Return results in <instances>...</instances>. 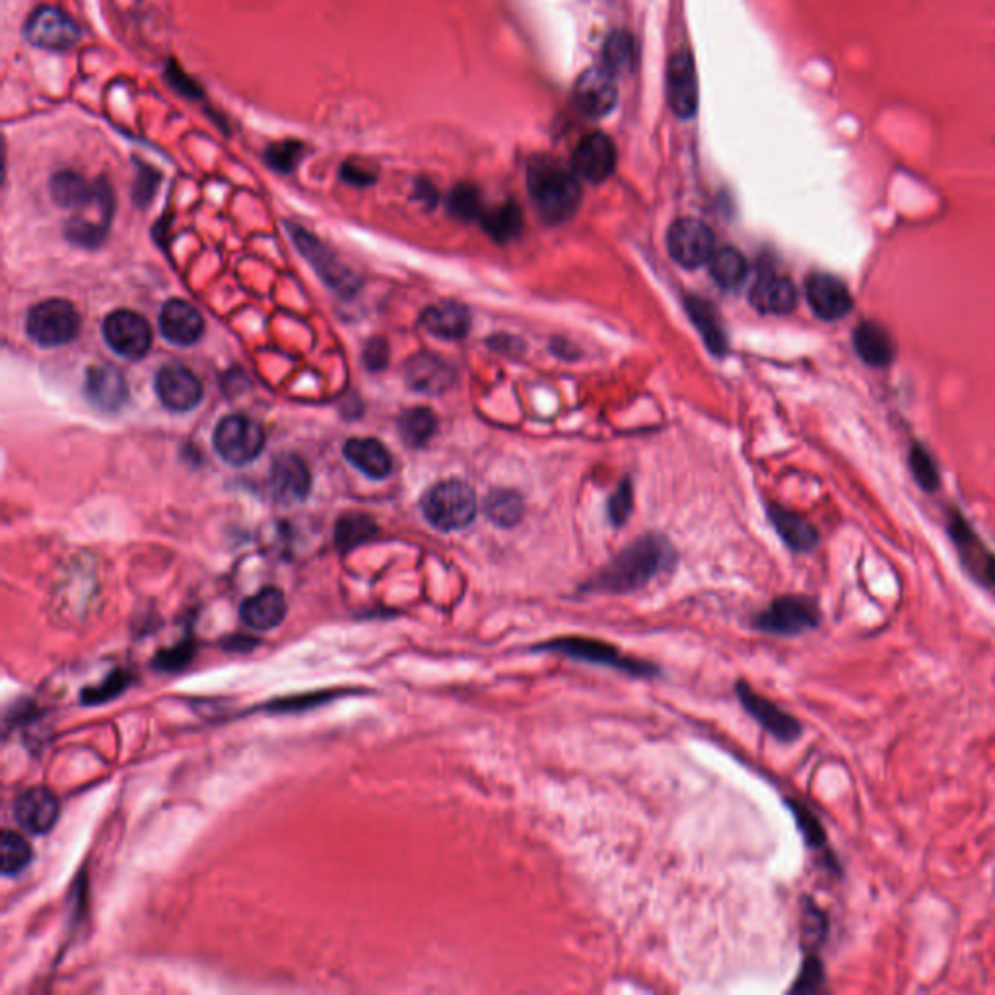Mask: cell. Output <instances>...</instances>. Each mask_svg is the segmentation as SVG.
Masks as SVG:
<instances>
[{
	"instance_id": "1",
	"label": "cell",
	"mask_w": 995,
	"mask_h": 995,
	"mask_svg": "<svg viewBox=\"0 0 995 995\" xmlns=\"http://www.w3.org/2000/svg\"><path fill=\"white\" fill-rule=\"evenodd\" d=\"M673 558V549L663 537L644 535L613 558L584 589L589 593H632L667 570Z\"/></svg>"
},
{
	"instance_id": "2",
	"label": "cell",
	"mask_w": 995,
	"mask_h": 995,
	"mask_svg": "<svg viewBox=\"0 0 995 995\" xmlns=\"http://www.w3.org/2000/svg\"><path fill=\"white\" fill-rule=\"evenodd\" d=\"M529 193L552 224L566 222L582 203V187L576 173L566 172L556 164L535 162L529 168Z\"/></svg>"
},
{
	"instance_id": "3",
	"label": "cell",
	"mask_w": 995,
	"mask_h": 995,
	"mask_svg": "<svg viewBox=\"0 0 995 995\" xmlns=\"http://www.w3.org/2000/svg\"><path fill=\"white\" fill-rule=\"evenodd\" d=\"M535 652L554 653V655H564L576 661H584L591 665H601V667H611L615 671H620L630 677H642L650 679L657 677L659 669L646 659L626 655L617 646L605 642V640H595L589 636H562L547 640L543 644H537L533 648Z\"/></svg>"
},
{
	"instance_id": "4",
	"label": "cell",
	"mask_w": 995,
	"mask_h": 995,
	"mask_svg": "<svg viewBox=\"0 0 995 995\" xmlns=\"http://www.w3.org/2000/svg\"><path fill=\"white\" fill-rule=\"evenodd\" d=\"M422 514L440 531H459L477 514L475 490L467 482H438L422 500Z\"/></svg>"
},
{
	"instance_id": "5",
	"label": "cell",
	"mask_w": 995,
	"mask_h": 995,
	"mask_svg": "<svg viewBox=\"0 0 995 995\" xmlns=\"http://www.w3.org/2000/svg\"><path fill=\"white\" fill-rule=\"evenodd\" d=\"M214 449L228 465L253 463L265 449V432L259 422L245 414L224 416L214 428Z\"/></svg>"
},
{
	"instance_id": "6",
	"label": "cell",
	"mask_w": 995,
	"mask_h": 995,
	"mask_svg": "<svg viewBox=\"0 0 995 995\" xmlns=\"http://www.w3.org/2000/svg\"><path fill=\"white\" fill-rule=\"evenodd\" d=\"M821 618V609L813 599L786 595L778 597L762 613H758L753 626L758 632L772 636H799L815 630L821 624Z\"/></svg>"
},
{
	"instance_id": "7",
	"label": "cell",
	"mask_w": 995,
	"mask_h": 995,
	"mask_svg": "<svg viewBox=\"0 0 995 995\" xmlns=\"http://www.w3.org/2000/svg\"><path fill=\"white\" fill-rule=\"evenodd\" d=\"M80 331V315L76 308L61 298H51L35 304L28 311L26 333L37 346L57 348L69 344Z\"/></svg>"
},
{
	"instance_id": "8",
	"label": "cell",
	"mask_w": 995,
	"mask_h": 995,
	"mask_svg": "<svg viewBox=\"0 0 995 995\" xmlns=\"http://www.w3.org/2000/svg\"><path fill=\"white\" fill-rule=\"evenodd\" d=\"M30 45L47 51H67L80 43L82 32L69 14L55 6H37L24 24Z\"/></svg>"
},
{
	"instance_id": "9",
	"label": "cell",
	"mask_w": 995,
	"mask_h": 995,
	"mask_svg": "<svg viewBox=\"0 0 995 995\" xmlns=\"http://www.w3.org/2000/svg\"><path fill=\"white\" fill-rule=\"evenodd\" d=\"M103 339L121 358L140 360L152 346L150 323L133 309H115L103 319Z\"/></svg>"
},
{
	"instance_id": "10",
	"label": "cell",
	"mask_w": 995,
	"mask_h": 995,
	"mask_svg": "<svg viewBox=\"0 0 995 995\" xmlns=\"http://www.w3.org/2000/svg\"><path fill=\"white\" fill-rule=\"evenodd\" d=\"M735 694L743 710L780 743H793L803 735V725L776 702L758 694L747 681L735 683Z\"/></svg>"
},
{
	"instance_id": "11",
	"label": "cell",
	"mask_w": 995,
	"mask_h": 995,
	"mask_svg": "<svg viewBox=\"0 0 995 995\" xmlns=\"http://www.w3.org/2000/svg\"><path fill=\"white\" fill-rule=\"evenodd\" d=\"M572 102L587 119L607 117L617 107V76L603 65L585 70L574 86Z\"/></svg>"
},
{
	"instance_id": "12",
	"label": "cell",
	"mask_w": 995,
	"mask_h": 995,
	"mask_svg": "<svg viewBox=\"0 0 995 995\" xmlns=\"http://www.w3.org/2000/svg\"><path fill=\"white\" fill-rule=\"evenodd\" d=\"M714 241L712 230L702 220L681 218L669 230L667 247L679 265L696 269L710 263L714 255Z\"/></svg>"
},
{
	"instance_id": "13",
	"label": "cell",
	"mask_w": 995,
	"mask_h": 995,
	"mask_svg": "<svg viewBox=\"0 0 995 995\" xmlns=\"http://www.w3.org/2000/svg\"><path fill=\"white\" fill-rule=\"evenodd\" d=\"M154 389L160 403L172 412H189L203 401V383L189 368L181 364H166L154 378Z\"/></svg>"
},
{
	"instance_id": "14",
	"label": "cell",
	"mask_w": 995,
	"mask_h": 995,
	"mask_svg": "<svg viewBox=\"0 0 995 995\" xmlns=\"http://www.w3.org/2000/svg\"><path fill=\"white\" fill-rule=\"evenodd\" d=\"M288 232L294 240V245L306 255L309 265L317 271V275L323 278V282L327 286H331L333 290H337L339 294H344V296L356 290V286H358L356 276L352 275L350 271H346L343 265L335 259V255H331L327 251V247L321 245L315 236H311L302 226H296V224H290Z\"/></svg>"
},
{
	"instance_id": "15",
	"label": "cell",
	"mask_w": 995,
	"mask_h": 995,
	"mask_svg": "<svg viewBox=\"0 0 995 995\" xmlns=\"http://www.w3.org/2000/svg\"><path fill=\"white\" fill-rule=\"evenodd\" d=\"M698 72L694 57L683 49L667 65V100L679 119H690L698 109Z\"/></svg>"
},
{
	"instance_id": "16",
	"label": "cell",
	"mask_w": 995,
	"mask_h": 995,
	"mask_svg": "<svg viewBox=\"0 0 995 995\" xmlns=\"http://www.w3.org/2000/svg\"><path fill=\"white\" fill-rule=\"evenodd\" d=\"M953 543L961 554L962 564L966 572L986 589H990L995 595V554L992 550L986 549L984 543L978 539V535L970 529L966 519L955 517L949 525Z\"/></svg>"
},
{
	"instance_id": "17",
	"label": "cell",
	"mask_w": 995,
	"mask_h": 995,
	"mask_svg": "<svg viewBox=\"0 0 995 995\" xmlns=\"http://www.w3.org/2000/svg\"><path fill=\"white\" fill-rule=\"evenodd\" d=\"M572 170L589 183H603L617 170V146L603 133H591L578 144Z\"/></svg>"
},
{
	"instance_id": "18",
	"label": "cell",
	"mask_w": 995,
	"mask_h": 995,
	"mask_svg": "<svg viewBox=\"0 0 995 995\" xmlns=\"http://www.w3.org/2000/svg\"><path fill=\"white\" fill-rule=\"evenodd\" d=\"M805 294L809 306L823 321L844 319L854 308L848 286L840 278L826 273L809 276L805 282Z\"/></svg>"
},
{
	"instance_id": "19",
	"label": "cell",
	"mask_w": 995,
	"mask_h": 995,
	"mask_svg": "<svg viewBox=\"0 0 995 995\" xmlns=\"http://www.w3.org/2000/svg\"><path fill=\"white\" fill-rule=\"evenodd\" d=\"M269 486L276 502L284 506L306 500L311 488V475L306 463L294 453L278 455L271 467Z\"/></svg>"
},
{
	"instance_id": "20",
	"label": "cell",
	"mask_w": 995,
	"mask_h": 995,
	"mask_svg": "<svg viewBox=\"0 0 995 995\" xmlns=\"http://www.w3.org/2000/svg\"><path fill=\"white\" fill-rule=\"evenodd\" d=\"M158 325L162 337L177 346H191L205 333L203 313L193 304L179 298L168 300L162 306Z\"/></svg>"
},
{
	"instance_id": "21",
	"label": "cell",
	"mask_w": 995,
	"mask_h": 995,
	"mask_svg": "<svg viewBox=\"0 0 995 995\" xmlns=\"http://www.w3.org/2000/svg\"><path fill=\"white\" fill-rule=\"evenodd\" d=\"M107 187H109V183L105 177H100L98 181L90 183L84 175L65 170V172L55 173L51 177L49 195L55 201V205L82 212V210L96 205L102 199Z\"/></svg>"
},
{
	"instance_id": "22",
	"label": "cell",
	"mask_w": 995,
	"mask_h": 995,
	"mask_svg": "<svg viewBox=\"0 0 995 995\" xmlns=\"http://www.w3.org/2000/svg\"><path fill=\"white\" fill-rule=\"evenodd\" d=\"M59 801L47 788H32L14 801V819L30 834H47L59 821Z\"/></svg>"
},
{
	"instance_id": "23",
	"label": "cell",
	"mask_w": 995,
	"mask_h": 995,
	"mask_svg": "<svg viewBox=\"0 0 995 995\" xmlns=\"http://www.w3.org/2000/svg\"><path fill=\"white\" fill-rule=\"evenodd\" d=\"M86 399L98 411L119 412L129 399L127 379L113 366H94L86 376Z\"/></svg>"
},
{
	"instance_id": "24",
	"label": "cell",
	"mask_w": 995,
	"mask_h": 995,
	"mask_svg": "<svg viewBox=\"0 0 995 995\" xmlns=\"http://www.w3.org/2000/svg\"><path fill=\"white\" fill-rule=\"evenodd\" d=\"M405 379L418 393L440 395L453 385L455 372L444 358L430 352H420L407 362Z\"/></svg>"
},
{
	"instance_id": "25",
	"label": "cell",
	"mask_w": 995,
	"mask_h": 995,
	"mask_svg": "<svg viewBox=\"0 0 995 995\" xmlns=\"http://www.w3.org/2000/svg\"><path fill=\"white\" fill-rule=\"evenodd\" d=\"M751 304L762 313L786 315L797 306V290L788 276L764 273L751 288Z\"/></svg>"
},
{
	"instance_id": "26",
	"label": "cell",
	"mask_w": 995,
	"mask_h": 995,
	"mask_svg": "<svg viewBox=\"0 0 995 995\" xmlns=\"http://www.w3.org/2000/svg\"><path fill=\"white\" fill-rule=\"evenodd\" d=\"M240 617L249 628L269 632L286 617V599L278 587H265L241 603Z\"/></svg>"
},
{
	"instance_id": "27",
	"label": "cell",
	"mask_w": 995,
	"mask_h": 995,
	"mask_svg": "<svg viewBox=\"0 0 995 995\" xmlns=\"http://www.w3.org/2000/svg\"><path fill=\"white\" fill-rule=\"evenodd\" d=\"M346 461L364 477L381 481L393 471V457L389 449L374 438H350L343 447Z\"/></svg>"
},
{
	"instance_id": "28",
	"label": "cell",
	"mask_w": 995,
	"mask_h": 995,
	"mask_svg": "<svg viewBox=\"0 0 995 995\" xmlns=\"http://www.w3.org/2000/svg\"><path fill=\"white\" fill-rule=\"evenodd\" d=\"M420 325L434 337L457 341L463 339L471 329V313L469 309L455 302H442L436 306L424 309L420 317Z\"/></svg>"
},
{
	"instance_id": "29",
	"label": "cell",
	"mask_w": 995,
	"mask_h": 995,
	"mask_svg": "<svg viewBox=\"0 0 995 995\" xmlns=\"http://www.w3.org/2000/svg\"><path fill=\"white\" fill-rule=\"evenodd\" d=\"M854 348L869 368H889L896 356L893 337L875 321H863L854 331Z\"/></svg>"
},
{
	"instance_id": "30",
	"label": "cell",
	"mask_w": 995,
	"mask_h": 995,
	"mask_svg": "<svg viewBox=\"0 0 995 995\" xmlns=\"http://www.w3.org/2000/svg\"><path fill=\"white\" fill-rule=\"evenodd\" d=\"M770 519H772L776 531L780 533V537L784 539V543L791 550L809 552L817 547L819 533L805 517L774 506L770 510Z\"/></svg>"
},
{
	"instance_id": "31",
	"label": "cell",
	"mask_w": 995,
	"mask_h": 995,
	"mask_svg": "<svg viewBox=\"0 0 995 995\" xmlns=\"http://www.w3.org/2000/svg\"><path fill=\"white\" fill-rule=\"evenodd\" d=\"M710 273L721 288H737L749 275V263L735 247H723L710 259Z\"/></svg>"
},
{
	"instance_id": "32",
	"label": "cell",
	"mask_w": 995,
	"mask_h": 995,
	"mask_svg": "<svg viewBox=\"0 0 995 995\" xmlns=\"http://www.w3.org/2000/svg\"><path fill=\"white\" fill-rule=\"evenodd\" d=\"M438 420L430 409L416 407L399 418V436L407 446L420 447L436 434Z\"/></svg>"
},
{
	"instance_id": "33",
	"label": "cell",
	"mask_w": 995,
	"mask_h": 995,
	"mask_svg": "<svg viewBox=\"0 0 995 995\" xmlns=\"http://www.w3.org/2000/svg\"><path fill=\"white\" fill-rule=\"evenodd\" d=\"M687 309L690 319L702 333L706 344L712 348V352H725V333L721 329L718 313L714 308L698 298H688Z\"/></svg>"
},
{
	"instance_id": "34",
	"label": "cell",
	"mask_w": 995,
	"mask_h": 995,
	"mask_svg": "<svg viewBox=\"0 0 995 995\" xmlns=\"http://www.w3.org/2000/svg\"><path fill=\"white\" fill-rule=\"evenodd\" d=\"M32 861V848L30 844L16 832L4 830L2 832V842H0V869L2 875L14 877L22 873Z\"/></svg>"
},
{
	"instance_id": "35",
	"label": "cell",
	"mask_w": 995,
	"mask_h": 995,
	"mask_svg": "<svg viewBox=\"0 0 995 995\" xmlns=\"http://www.w3.org/2000/svg\"><path fill=\"white\" fill-rule=\"evenodd\" d=\"M376 531H378L376 523L368 515H344L343 519L337 523L335 541H337L339 550L350 552V550L360 547L362 543H366L368 539H372Z\"/></svg>"
},
{
	"instance_id": "36",
	"label": "cell",
	"mask_w": 995,
	"mask_h": 995,
	"mask_svg": "<svg viewBox=\"0 0 995 995\" xmlns=\"http://www.w3.org/2000/svg\"><path fill=\"white\" fill-rule=\"evenodd\" d=\"M484 512L494 523L504 525V527H512L521 519V514H523L521 498L510 490H496L486 498Z\"/></svg>"
},
{
	"instance_id": "37",
	"label": "cell",
	"mask_w": 995,
	"mask_h": 995,
	"mask_svg": "<svg viewBox=\"0 0 995 995\" xmlns=\"http://www.w3.org/2000/svg\"><path fill=\"white\" fill-rule=\"evenodd\" d=\"M482 224H484V230L494 240H512L521 230V214H519L517 206L508 203V205L500 206V208L484 214Z\"/></svg>"
},
{
	"instance_id": "38",
	"label": "cell",
	"mask_w": 995,
	"mask_h": 995,
	"mask_svg": "<svg viewBox=\"0 0 995 995\" xmlns=\"http://www.w3.org/2000/svg\"><path fill=\"white\" fill-rule=\"evenodd\" d=\"M634 51L636 49L630 35L624 32L611 34L603 47V67L617 76L618 72H624L632 67Z\"/></svg>"
},
{
	"instance_id": "39",
	"label": "cell",
	"mask_w": 995,
	"mask_h": 995,
	"mask_svg": "<svg viewBox=\"0 0 995 995\" xmlns=\"http://www.w3.org/2000/svg\"><path fill=\"white\" fill-rule=\"evenodd\" d=\"M306 154V146L300 140H284L267 148L265 162L271 170L278 173H290L296 170L300 160Z\"/></svg>"
},
{
	"instance_id": "40",
	"label": "cell",
	"mask_w": 995,
	"mask_h": 995,
	"mask_svg": "<svg viewBox=\"0 0 995 995\" xmlns=\"http://www.w3.org/2000/svg\"><path fill=\"white\" fill-rule=\"evenodd\" d=\"M788 805H790L791 815L797 823L799 832L803 834L807 846L813 850L824 848L826 846V832H824L821 821L817 819V815L807 805H803L799 801H788Z\"/></svg>"
},
{
	"instance_id": "41",
	"label": "cell",
	"mask_w": 995,
	"mask_h": 995,
	"mask_svg": "<svg viewBox=\"0 0 995 995\" xmlns=\"http://www.w3.org/2000/svg\"><path fill=\"white\" fill-rule=\"evenodd\" d=\"M910 469H912V475L916 482L926 490V492H935L939 482H941V477H939V469L933 461V457L927 453V449L916 444V446L910 449Z\"/></svg>"
},
{
	"instance_id": "42",
	"label": "cell",
	"mask_w": 995,
	"mask_h": 995,
	"mask_svg": "<svg viewBox=\"0 0 995 995\" xmlns=\"http://www.w3.org/2000/svg\"><path fill=\"white\" fill-rule=\"evenodd\" d=\"M824 966L817 955H809L799 970V976L791 988L793 994H815L823 988Z\"/></svg>"
},
{
	"instance_id": "43",
	"label": "cell",
	"mask_w": 995,
	"mask_h": 995,
	"mask_svg": "<svg viewBox=\"0 0 995 995\" xmlns=\"http://www.w3.org/2000/svg\"><path fill=\"white\" fill-rule=\"evenodd\" d=\"M164 78H166V82H168V86L172 88L173 92H177L179 96H183L187 100H203L205 98L203 88L185 70L181 69L175 61H168L166 70H164Z\"/></svg>"
},
{
	"instance_id": "44",
	"label": "cell",
	"mask_w": 995,
	"mask_h": 995,
	"mask_svg": "<svg viewBox=\"0 0 995 995\" xmlns=\"http://www.w3.org/2000/svg\"><path fill=\"white\" fill-rule=\"evenodd\" d=\"M449 208L455 216L471 220L481 214V197L471 185H459L449 195Z\"/></svg>"
},
{
	"instance_id": "45",
	"label": "cell",
	"mask_w": 995,
	"mask_h": 995,
	"mask_svg": "<svg viewBox=\"0 0 995 995\" xmlns=\"http://www.w3.org/2000/svg\"><path fill=\"white\" fill-rule=\"evenodd\" d=\"M127 675L117 671L113 673L109 679H105L100 687L86 688L82 692V702L84 704H100V702H107L115 696H119L125 688H127Z\"/></svg>"
},
{
	"instance_id": "46",
	"label": "cell",
	"mask_w": 995,
	"mask_h": 995,
	"mask_svg": "<svg viewBox=\"0 0 995 995\" xmlns=\"http://www.w3.org/2000/svg\"><path fill=\"white\" fill-rule=\"evenodd\" d=\"M193 655H195V646L191 642H181L179 646H175L172 650H164V652L158 653V657L154 659V665L160 671H177V669L189 665V661L193 659Z\"/></svg>"
},
{
	"instance_id": "47",
	"label": "cell",
	"mask_w": 995,
	"mask_h": 995,
	"mask_svg": "<svg viewBox=\"0 0 995 995\" xmlns=\"http://www.w3.org/2000/svg\"><path fill=\"white\" fill-rule=\"evenodd\" d=\"M158 183H160V173L150 166L138 164L137 181H135V191H133L135 203L138 206L148 205L158 189Z\"/></svg>"
},
{
	"instance_id": "48",
	"label": "cell",
	"mask_w": 995,
	"mask_h": 995,
	"mask_svg": "<svg viewBox=\"0 0 995 995\" xmlns=\"http://www.w3.org/2000/svg\"><path fill=\"white\" fill-rule=\"evenodd\" d=\"M803 931L805 937L813 943H821L826 937V916L819 906H815L811 900L805 902V912H803Z\"/></svg>"
},
{
	"instance_id": "49",
	"label": "cell",
	"mask_w": 995,
	"mask_h": 995,
	"mask_svg": "<svg viewBox=\"0 0 995 995\" xmlns=\"http://www.w3.org/2000/svg\"><path fill=\"white\" fill-rule=\"evenodd\" d=\"M630 510H632V486L628 482H624V484H620V488L615 492V496L611 498V504H609V514H611L613 523L622 525L630 514Z\"/></svg>"
},
{
	"instance_id": "50",
	"label": "cell",
	"mask_w": 995,
	"mask_h": 995,
	"mask_svg": "<svg viewBox=\"0 0 995 995\" xmlns=\"http://www.w3.org/2000/svg\"><path fill=\"white\" fill-rule=\"evenodd\" d=\"M341 179H343L344 183L352 185V187H368V185H372L376 181L374 173H370L368 170H364L362 166L352 164V162H344L343 166H341Z\"/></svg>"
},
{
	"instance_id": "51",
	"label": "cell",
	"mask_w": 995,
	"mask_h": 995,
	"mask_svg": "<svg viewBox=\"0 0 995 995\" xmlns=\"http://www.w3.org/2000/svg\"><path fill=\"white\" fill-rule=\"evenodd\" d=\"M364 356H366L368 368H372V370L383 368V364L387 362V344L383 341H372L368 344Z\"/></svg>"
}]
</instances>
